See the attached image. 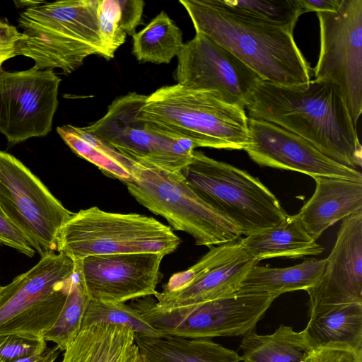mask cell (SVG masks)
<instances>
[{
  "label": "cell",
  "instance_id": "obj_3",
  "mask_svg": "<svg viewBox=\"0 0 362 362\" xmlns=\"http://www.w3.org/2000/svg\"><path fill=\"white\" fill-rule=\"evenodd\" d=\"M99 0L39 1L19 13L23 30L17 56L33 59L39 70L60 69L65 75L79 68L91 54L108 60L100 34Z\"/></svg>",
  "mask_w": 362,
  "mask_h": 362
},
{
  "label": "cell",
  "instance_id": "obj_19",
  "mask_svg": "<svg viewBox=\"0 0 362 362\" xmlns=\"http://www.w3.org/2000/svg\"><path fill=\"white\" fill-rule=\"evenodd\" d=\"M314 180L315 192L297 216L317 240L329 227L362 210V182L327 177Z\"/></svg>",
  "mask_w": 362,
  "mask_h": 362
},
{
  "label": "cell",
  "instance_id": "obj_39",
  "mask_svg": "<svg viewBox=\"0 0 362 362\" xmlns=\"http://www.w3.org/2000/svg\"><path fill=\"white\" fill-rule=\"evenodd\" d=\"M1 286H0V288H1Z\"/></svg>",
  "mask_w": 362,
  "mask_h": 362
},
{
  "label": "cell",
  "instance_id": "obj_35",
  "mask_svg": "<svg viewBox=\"0 0 362 362\" xmlns=\"http://www.w3.org/2000/svg\"><path fill=\"white\" fill-rule=\"evenodd\" d=\"M119 25L126 35H133L141 23L145 2L141 0H117Z\"/></svg>",
  "mask_w": 362,
  "mask_h": 362
},
{
  "label": "cell",
  "instance_id": "obj_34",
  "mask_svg": "<svg viewBox=\"0 0 362 362\" xmlns=\"http://www.w3.org/2000/svg\"><path fill=\"white\" fill-rule=\"evenodd\" d=\"M304 362H362V351L340 346L313 348Z\"/></svg>",
  "mask_w": 362,
  "mask_h": 362
},
{
  "label": "cell",
  "instance_id": "obj_13",
  "mask_svg": "<svg viewBox=\"0 0 362 362\" xmlns=\"http://www.w3.org/2000/svg\"><path fill=\"white\" fill-rule=\"evenodd\" d=\"M257 263L247 255L239 240L210 247L194 265L170 276L163 291L154 296L156 304L168 309L234 293Z\"/></svg>",
  "mask_w": 362,
  "mask_h": 362
},
{
  "label": "cell",
  "instance_id": "obj_29",
  "mask_svg": "<svg viewBox=\"0 0 362 362\" xmlns=\"http://www.w3.org/2000/svg\"><path fill=\"white\" fill-rule=\"evenodd\" d=\"M228 10L255 21L293 31L303 13L299 0H218Z\"/></svg>",
  "mask_w": 362,
  "mask_h": 362
},
{
  "label": "cell",
  "instance_id": "obj_15",
  "mask_svg": "<svg viewBox=\"0 0 362 362\" xmlns=\"http://www.w3.org/2000/svg\"><path fill=\"white\" fill-rule=\"evenodd\" d=\"M163 254L91 255L75 261V272L90 299L125 303L155 296Z\"/></svg>",
  "mask_w": 362,
  "mask_h": 362
},
{
  "label": "cell",
  "instance_id": "obj_38",
  "mask_svg": "<svg viewBox=\"0 0 362 362\" xmlns=\"http://www.w3.org/2000/svg\"><path fill=\"white\" fill-rule=\"evenodd\" d=\"M59 349L55 346L52 348L47 349L42 354L21 358L15 362H54L59 356Z\"/></svg>",
  "mask_w": 362,
  "mask_h": 362
},
{
  "label": "cell",
  "instance_id": "obj_9",
  "mask_svg": "<svg viewBox=\"0 0 362 362\" xmlns=\"http://www.w3.org/2000/svg\"><path fill=\"white\" fill-rule=\"evenodd\" d=\"M147 95L130 92L114 100L103 117L84 128L136 162L173 173H181L196 146L141 119Z\"/></svg>",
  "mask_w": 362,
  "mask_h": 362
},
{
  "label": "cell",
  "instance_id": "obj_14",
  "mask_svg": "<svg viewBox=\"0 0 362 362\" xmlns=\"http://www.w3.org/2000/svg\"><path fill=\"white\" fill-rule=\"evenodd\" d=\"M177 83L195 90L217 92L227 103L245 109L262 80L235 55L201 33L184 44L177 56Z\"/></svg>",
  "mask_w": 362,
  "mask_h": 362
},
{
  "label": "cell",
  "instance_id": "obj_22",
  "mask_svg": "<svg viewBox=\"0 0 362 362\" xmlns=\"http://www.w3.org/2000/svg\"><path fill=\"white\" fill-rule=\"evenodd\" d=\"M145 362H240V356L207 338L134 334Z\"/></svg>",
  "mask_w": 362,
  "mask_h": 362
},
{
  "label": "cell",
  "instance_id": "obj_16",
  "mask_svg": "<svg viewBox=\"0 0 362 362\" xmlns=\"http://www.w3.org/2000/svg\"><path fill=\"white\" fill-rule=\"evenodd\" d=\"M249 144L244 149L260 166L296 171L312 177L362 182L361 173L320 152L300 136L262 119L248 117Z\"/></svg>",
  "mask_w": 362,
  "mask_h": 362
},
{
  "label": "cell",
  "instance_id": "obj_7",
  "mask_svg": "<svg viewBox=\"0 0 362 362\" xmlns=\"http://www.w3.org/2000/svg\"><path fill=\"white\" fill-rule=\"evenodd\" d=\"M130 194L175 230L191 235L197 245L212 247L238 240V226L204 201L182 173H173L134 161Z\"/></svg>",
  "mask_w": 362,
  "mask_h": 362
},
{
  "label": "cell",
  "instance_id": "obj_2",
  "mask_svg": "<svg viewBox=\"0 0 362 362\" xmlns=\"http://www.w3.org/2000/svg\"><path fill=\"white\" fill-rule=\"evenodd\" d=\"M196 33L227 49L262 80L297 86L311 80L293 31L235 13L218 0H180Z\"/></svg>",
  "mask_w": 362,
  "mask_h": 362
},
{
  "label": "cell",
  "instance_id": "obj_10",
  "mask_svg": "<svg viewBox=\"0 0 362 362\" xmlns=\"http://www.w3.org/2000/svg\"><path fill=\"white\" fill-rule=\"evenodd\" d=\"M0 206L41 257L57 250L59 232L73 214L23 163L2 151Z\"/></svg>",
  "mask_w": 362,
  "mask_h": 362
},
{
  "label": "cell",
  "instance_id": "obj_23",
  "mask_svg": "<svg viewBox=\"0 0 362 362\" xmlns=\"http://www.w3.org/2000/svg\"><path fill=\"white\" fill-rule=\"evenodd\" d=\"M311 347L340 346L362 351V303L339 305L317 313L304 329Z\"/></svg>",
  "mask_w": 362,
  "mask_h": 362
},
{
  "label": "cell",
  "instance_id": "obj_12",
  "mask_svg": "<svg viewBox=\"0 0 362 362\" xmlns=\"http://www.w3.org/2000/svg\"><path fill=\"white\" fill-rule=\"evenodd\" d=\"M60 82L52 70L0 67V132L9 146L51 132Z\"/></svg>",
  "mask_w": 362,
  "mask_h": 362
},
{
  "label": "cell",
  "instance_id": "obj_26",
  "mask_svg": "<svg viewBox=\"0 0 362 362\" xmlns=\"http://www.w3.org/2000/svg\"><path fill=\"white\" fill-rule=\"evenodd\" d=\"M240 349L243 362H304L313 348L304 329L296 332L281 325L270 334L244 336Z\"/></svg>",
  "mask_w": 362,
  "mask_h": 362
},
{
  "label": "cell",
  "instance_id": "obj_8",
  "mask_svg": "<svg viewBox=\"0 0 362 362\" xmlns=\"http://www.w3.org/2000/svg\"><path fill=\"white\" fill-rule=\"evenodd\" d=\"M75 273L74 262L61 252L44 257L0 288V337H42L55 322Z\"/></svg>",
  "mask_w": 362,
  "mask_h": 362
},
{
  "label": "cell",
  "instance_id": "obj_6",
  "mask_svg": "<svg viewBox=\"0 0 362 362\" xmlns=\"http://www.w3.org/2000/svg\"><path fill=\"white\" fill-rule=\"evenodd\" d=\"M188 185L248 236L279 224L287 215L275 195L245 170L194 151L182 170Z\"/></svg>",
  "mask_w": 362,
  "mask_h": 362
},
{
  "label": "cell",
  "instance_id": "obj_30",
  "mask_svg": "<svg viewBox=\"0 0 362 362\" xmlns=\"http://www.w3.org/2000/svg\"><path fill=\"white\" fill-rule=\"evenodd\" d=\"M92 324H112L125 326L150 337H163L164 333L152 327L131 305L90 299L84 313L82 326Z\"/></svg>",
  "mask_w": 362,
  "mask_h": 362
},
{
  "label": "cell",
  "instance_id": "obj_31",
  "mask_svg": "<svg viewBox=\"0 0 362 362\" xmlns=\"http://www.w3.org/2000/svg\"><path fill=\"white\" fill-rule=\"evenodd\" d=\"M98 20L108 59H110L124 44L127 36L119 25L117 0H99Z\"/></svg>",
  "mask_w": 362,
  "mask_h": 362
},
{
  "label": "cell",
  "instance_id": "obj_11",
  "mask_svg": "<svg viewBox=\"0 0 362 362\" xmlns=\"http://www.w3.org/2000/svg\"><path fill=\"white\" fill-rule=\"evenodd\" d=\"M317 15L320 48L315 78L338 88L356 125L362 112V0H341L337 11Z\"/></svg>",
  "mask_w": 362,
  "mask_h": 362
},
{
  "label": "cell",
  "instance_id": "obj_4",
  "mask_svg": "<svg viewBox=\"0 0 362 362\" xmlns=\"http://www.w3.org/2000/svg\"><path fill=\"white\" fill-rule=\"evenodd\" d=\"M139 117L196 148L244 150L249 144L245 110L213 90L164 86L146 96Z\"/></svg>",
  "mask_w": 362,
  "mask_h": 362
},
{
  "label": "cell",
  "instance_id": "obj_28",
  "mask_svg": "<svg viewBox=\"0 0 362 362\" xmlns=\"http://www.w3.org/2000/svg\"><path fill=\"white\" fill-rule=\"evenodd\" d=\"M90 298L75 272L61 312L53 325L42 338L56 344L59 351H64L77 336Z\"/></svg>",
  "mask_w": 362,
  "mask_h": 362
},
{
  "label": "cell",
  "instance_id": "obj_18",
  "mask_svg": "<svg viewBox=\"0 0 362 362\" xmlns=\"http://www.w3.org/2000/svg\"><path fill=\"white\" fill-rule=\"evenodd\" d=\"M279 296L237 291L230 295L182 308L178 324L188 338L245 336Z\"/></svg>",
  "mask_w": 362,
  "mask_h": 362
},
{
  "label": "cell",
  "instance_id": "obj_17",
  "mask_svg": "<svg viewBox=\"0 0 362 362\" xmlns=\"http://www.w3.org/2000/svg\"><path fill=\"white\" fill-rule=\"evenodd\" d=\"M306 291L309 317L334 307L362 303V210L342 220L322 277Z\"/></svg>",
  "mask_w": 362,
  "mask_h": 362
},
{
  "label": "cell",
  "instance_id": "obj_27",
  "mask_svg": "<svg viewBox=\"0 0 362 362\" xmlns=\"http://www.w3.org/2000/svg\"><path fill=\"white\" fill-rule=\"evenodd\" d=\"M132 54L141 62L168 64L184 46L182 32L162 11L132 35Z\"/></svg>",
  "mask_w": 362,
  "mask_h": 362
},
{
  "label": "cell",
  "instance_id": "obj_37",
  "mask_svg": "<svg viewBox=\"0 0 362 362\" xmlns=\"http://www.w3.org/2000/svg\"><path fill=\"white\" fill-rule=\"evenodd\" d=\"M303 13L329 12L338 9L341 0H299Z\"/></svg>",
  "mask_w": 362,
  "mask_h": 362
},
{
  "label": "cell",
  "instance_id": "obj_5",
  "mask_svg": "<svg viewBox=\"0 0 362 362\" xmlns=\"http://www.w3.org/2000/svg\"><path fill=\"white\" fill-rule=\"evenodd\" d=\"M180 239L170 226L137 213H115L92 206L73 213L61 228L57 251L74 262L91 255L173 252Z\"/></svg>",
  "mask_w": 362,
  "mask_h": 362
},
{
  "label": "cell",
  "instance_id": "obj_21",
  "mask_svg": "<svg viewBox=\"0 0 362 362\" xmlns=\"http://www.w3.org/2000/svg\"><path fill=\"white\" fill-rule=\"evenodd\" d=\"M239 241L247 255L257 262L275 257L299 259L324 251L307 233L297 214H287L275 226Z\"/></svg>",
  "mask_w": 362,
  "mask_h": 362
},
{
  "label": "cell",
  "instance_id": "obj_36",
  "mask_svg": "<svg viewBox=\"0 0 362 362\" xmlns=\"http://www.w3.org/2000/svg\"><path fill=\"white\" fill-rule=\"evenodd\" d=\"M21 33L18 28L0 18V67L6 60L16 57V45Z\"/></svg>",
  "mask_w": 362,
  "mask_h": 362
},
{
  "label": "cell",
  "instance_id": "obj_32",
  "mask_svg": "<svg viewBox=\"0 0 362 362\" xmlns=\"http://www.w3.org/2000/svg\"><path fill=\"white\" fill-rule=\"evenodd\" d=\"M47 341L42 337L8 334L0 337V362L17 360L40 354L47 350Z\"/></svg>",
  "mask_w": 362,
  "mask_h": 362
},
{
  "label": "cell",
  "instance_id": "obj_24",
  "mask_svg": "<svg viewBox=\"0 0 362 362\" xmlns=\"http://www.w3.org/2000/svg\"><path fill=\"white\" fill-rule=\"evenodd\" d=\"M326 259H308L295 266L283 268L256 264L247 274L238 291L280 296L286 292L307 291L320 279Z\"/></svg>",
  "mask_w": 362,
  "mask_h": 362
},
{
  "label": "cell",
  "instance_id": "obj_33",
  "mask_svg": "<svg viewBox=\"0 0 362 362\" xmlns=\"http://www.w3.org/2000/svg\"><path fill=\"white\" fill-rule=\"evenodd\" d=\"M0 243L30 257L35 250L23 233L13 223L0 206Z\"/></svg>",
  "mask_w": 362,
  "mask_h": 362
},
{
  "label": "cell",
  "instance_id": "obj_1",
  "mask_svg": "<svg viewBox=\"0 0 362 362\" xmlns=\"http://www.w3.org/2000/svg\"><path fill=\"white\" fill-rule=\"evenodd\" d=\"M249 117L272 122L305 139L323 155L343 165L361 166L356 125L338 88L310 80L282 86L261 80L245 110Z\"/></svg>",
  "mask_w": 362,
  "mask_h": 362
},
{
  "label": "cell",
  "instance_id": "obj_20",
  "mask_svg": "<svg viewBox=\"0 0 362 362\" xmlns=\"http://www.w3.org/2000/svg\"><path fill=\"white\" fill-rule=\"evenodd\" d=\"M134 334L119 325L83 326L64 350L61 362H145Z\"/></svg>",
  "mask_w": 362,
  "mask_h": 362
},
{
  "label": "cell",
  "instance_id": "obj_25",
  "mask_svg": "<svg viewBox=\"0 0 362 362\" xmlns=\"http://www.w3.org/2000/svg\"><path fill=\"white\" fill-rule=\"evenodd\" d=\"M57 132L74 153L94 164L106 175L124 185L134 180V161L84 127L64 124L57 127Z\"/></svg>",
  "mask_w": 362,
  "mask_h": 362
}]
</instances>
